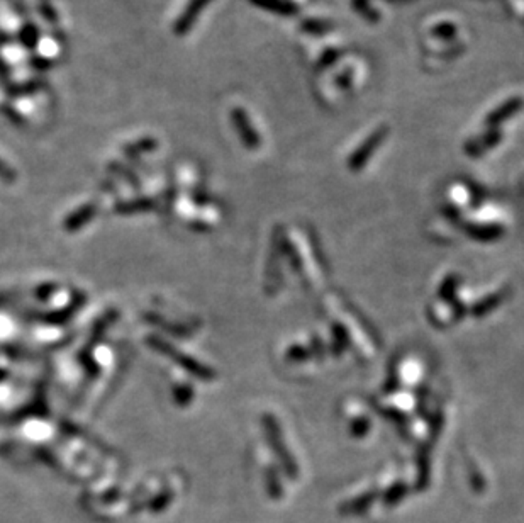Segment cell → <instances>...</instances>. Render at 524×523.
Returning <instances> with one entry per match:
<instances>
[{
  "mask_svg": "<svg viewBox=\"0 0 524 523\" xmlns=\"http://www.w3.org/2000/svg\"><path fill=\"white\" fill-rule=\"evenodd\" d=\"M387 133H389V129H387L385 126H382V128L375 129V131L372 133V135L368 136L367 140H365L363 145H361L358 150L353 153L352 160L348 162V165L352 167V170H360V168L363 167V165L367 164L368 160H370L372 153H374V151L382 145V142L385 140Z\"/></svg>",
  "mask_w": 524,
  "mask_h": 523,
  "instance_id": "1",
  "label": "cell"
},
{
  "mask_svg": "<svg viewBox=\"0 0 524 523\" xmlns=\"http://www.w3.org/2000/svg\"><path fill=\"white\" fill-rule=\"evenodd\" d=\"M231 119H233V124L236 128L238 135L243 140V143L248 148H258L260 146V136L256 133V129L253 128L247 111L241 109V107H234L231 111Z\"/></svg>",
  "mask_w": 524,
  "mask_h": 523,
  "instance_id": "2",
  "label": "cell"
},
{
  "mask_svg": "<svg viewBox=\"0 0 524 523\" xmlns=\"http://www.w3.org/2000/svg\"><path fill=\"white\" fill-rule=\"evenodd\" d=\"M212 0H190L189 5L185 7L180 17L176 19L175 26H173V31H175L176 36H185L187 32L192 30V26L197 21V17L201 16V12H204L205 7L211 3Z\"/></svg>",
  "mask_w": 524,
  "mask_h": 523,
  "instance_id": "3",
  "label": "cell"
},
{
  "mask_svg": "<svg viewBox=\"0 0 524 523\" xmlns=\"http://www.w3.org/2000/svg\"><path fill=\"white\" fill-rule=\"evenodd\" d=\"M523 106L524 102L521 97H512V99H509L508 102H504L502 106L496 107V109L487 116L486 124L489 126V128L496 129L499 124H502L504 121H508V119L516 116V114L523 109Z\"/></svg>",
  "mask_w": 524,
  "mask_h": 523,
  "instance_id": "4",
  "label": "cell"
},
{
  "mask_svg": "<svg viewBox=\"0 0 524 523\" xmlns=\"http://www.w3.org/2000/svg\"><path fill=\"white\" fill-rule=\"evenodd\" d=\"M255 5L269 10V12L278 14V16H295L299 12V7L291 0H251Z\"/></svg>",
  "mask_w": 524,
  "mask_h": 523,
  "instance_id": "5",
  "label": "cell"
},
{
  "mask_svg": "<svg viewBox=\"0 0 524 523\" xmlns=\"http://www.w3.org/2000/svg\"><path fill=\"white\" fill-rule=\"evenodd\" d=\"M301 27L304 32H307V34L324 36L332 30V24L326 23V21H319V19H306L301 24Z\"/></svg>",
  "mask_w": 524,
  "mask_h": 523,
  "instance_id": "6",
  "label": "cell"
},
{
  "mask_svg": "<svg viewBox=\"0 0 524 523\" xmlns=\"http://www.w3.org/2000/svg\"><path fill=\"white\" fill-rule=\"evenodd\" d=\"M433 36H436V38H442V39H451L457 36V27L453 26V24L450 23H442L438 24V26H435L431 30Z\"/></svg>",
  "mask_w": 524,
  "mask_h": 523,
  "instance_id": "7",
  "label": "cell"
},
{
  "mask_svg": "<svg viewBox=\"0 0 524 523\" xmlns=\"http://www.w3.org/2000/svg\"><path fill=\"white\" fill-rule=\"evenodd\" d=\"M339 55H341V52H336V49H330V52H326L319 61V68H328L330 65H332L339 58Z\"/></svg>",
  "mask_w": 524,
  "mask_h": 523,
  "instance_id": "8",
  "label": "cell"
},
{
  "mask_svg": "<svg viewBox=\"0 0 524 523\" xmlns=\"http://www.w3.org/2000/svg\"><path fill=\"white\" fill-rule=\"evenodd\" d=\"M38 38H39V34H38V31H36V27L29 26V27H26V30L23 31V41L26 43V45H29V46L36 45Z\"/></svg>",
  "mask_w": 524,
  "mask_h": 523,
  "instance_id": "9",
  "label": "cell"
},
{
  "mask_svg": "<svg viewBox=\"0 0 524 523\" xmlns=\"http://www.w3.org/2000/svg\"><path fill=\"white\" fill-rule=\"evenodd\" d=\"M353 7H355L360 14H365L367 17L370 16V12H368V0H353Z\"/></svg>",
  "mask_w": 524,
  "mask_h": 523,
  "instance_id": "10",
  "label": "cell"
}]
</instances>
